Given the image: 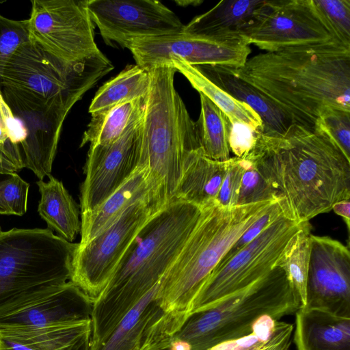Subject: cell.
<instances>
[{
  "mask_svg": "<svg viewBox=\"0 0 350 350\" xmlns=\"http://www.w3.org/2000/svg\"><path fill=\"white\" fill-rule=\"evenodd\" d=\"M245 157L299 223L350 199V160L323 133L296 124L284 133H261Z\"/></svg>",
  "mask_w": 350,
  "mask_h": 350,
  "instance_id": "6da1fadb",
  "label": "cell"
},
{
  "mask_svg": "<svg viewBox=\"0 0 350 350\" xmlns=\"http://www.w3.org/2000/svg\"><path fill=\"white\" fill-rule=\"evenodd\" d=\"M233 70L293 124L313 131L327 106L350 111V47L327 44L259 53Z\"/></svg>",
  "mask_w": 350,
  "mask_h": 350,
  "instance_id": "7a4b0ae2",
  "label": "cell"
},
{
  "mask_svg": "<svg viewBox=\"0 0 350 350\" xmlns=\"http://www.w3.org/2000/svg\"><path fill=\"white\" fill-rule=\"evenodd\" d=\"M200 213L201 208L193 204L172 200L145 225L92 304L90 350H97L124 317L161 281Z\"/></svg>",
  "mask_w": 350,
  "mask_h": 350,
  "instance_id": "3957f363",
  "label": "cell"
},
{
  "mask_svg": "<svg viewBox=\"0 0 350 350\" xmlns=\"http://www.w3.org/2000/svg\"><path fill=\"white\" fill-rule=\"evenodd\" d=\"M277 200L232 207L215 201L201 208L195 228L160 282L157 299L165 315L184 324L212 271L245 231Z\"/></svg>",
  "mask_w": 350,
  "mask_h": 350,
  "instance_id": "277c9868",
  "label": "cell"
},
{
  "mask_svg": "<svg viewBox=\"0 0 350 350\" xmlns=\"http://www.w3.org/2000/svg\"><path fill=\"white\" fill-rule=\"evenodd\" d=\"M151 72L138 166L148 167L162 181L170 201L187 154L200 147L195 122L174 87L176 68L166 64L152 68Z\"/></svg>",
  "mask_w": 350,
  "mask_h": 350,
  "instance_id": "5b68a950",
  "label": "cell"
},
{
  "mask_svg": "<svg viewBox=\"0 0 350 350\" xmlns=\"http://www.w3.org/2000/svg\"><path fill=\"white\" fill-rule=\"evenodd\" d=\"M301 307L300 299L284 271L275 267L251 287L191 313L174 338L187 342L191 350H208L250 334L254 323L262 315L279 321Z\"/></svg>",
  "mask_w": 350,
  "mask_h": 350,
  "instance_id": "8992f818",
  "label": "cell"
},
{
  "mask_svg": "<svg viewBox=\"0 0 350 350\" xmlns=\"http://www.w3.org/2000/svg\"><path fill=\"white\" fill-rule=\"evenodd\" d=\"M77 246L49 228H0V308L70 281Z\"/></svg>",
  "mask_w": 350,
  "mask_h": 350,
  "instance_id": "52a82bcc",
  "label": "cell"
},
{
  "mask_svg": "<svg viewBox=\"0 0 350 350\" xmlns=\"http://www.w3.org/2000/svg\"><path fill=\"white\" fill-rule=\"evenodd\" d=\"M113 69L102 52L67 66L30 40L0 66V84L22 98L72 108Z\"/></svg>",
  "mask_w": 350,
  "mask_h": 350,
  "instance_id": "ba28073f",
  "label": "cell"
},
{
  "mask_svg": "<svg viewBox=\"0 0 350 350\" xmlns=\"http://www.w3.org/2000/svg\"><path fill=\"white\" fill-rule=\"evenodd\" d=\"M304 223L284 213L254 240L218 265L198 293L190 314L248 288L267 277Z\"/></svg>",
  "mask_w": 350,
  "mask_h": 350,
  "instance_id": "9c48e42d",
  "label": "cell"
},
{
  "mask_svg": "<svg viewBox=\"0 0 350 350\" xmlns=\"http://www.w3.org/2000/svg\"><path fill=\"white\" fill-rule=\"evenodd\" d=\"M240 34L250 45L266 52L345 45L314 0H264Z\"/></svg>",
  "mask_w": 350,
  "mask_h": 350,
  "instance_id": "30bf717a",
  "label": "cell"
},
{
  "mask_svg": "<svg viewBox=\"0 0 350 350\" xmlns=\"http://www.w3.org/2000/svg\"><path fill=\"white\" fill-rule=\"evenodd\" d=\"M168 202H139L88 243H78L70 281L92 304L106 288L140 231Z\"/></svg>",
  "mask_w": 350,
  "mask_h": 350,
  "instance_id": "8fae6325",
  "label": "cell"
},
{
  "mask_svg": "<svg viewBox=\"0 0 350 350\" xmlns=\"http://www.w3.org/2000/svg\"><path fill=\"white\" fill-rule=\"evenodd\" d=\"M30 40L67 66L101 51L94 40L88 0H32Z\"/></svg>",
  "mask_w": 350,
  "mask_h": 350,
  "instance_id": "7c38bea8",
  "label": "cell"
},
{
  "mask_svg": "<svg viewBox=\"0 0 350 350\" xmlns=\"http://www.w3.org/2000/svg\"><path fill=\"white\" fill-rule=\"evenodd\" d=\"M136 64L152 68L181 60L191 66H244L251 53L241 35L224 37L189 36L183 33L133 41L128 48Z\"/></svg>",
  "mask_w": 350,
  "mask_h": 350,
  "instance_id": "4fadbf2b",
  "label": "cell"
},
{
  "mask_svg": "<svg viewBox=\"0 0 350 350\" xmlns=\"http://www.w3.org/2000/svg\"><path fill=\"white\" fill-rule=\"evenodd\" d=\"M88 10L106 44L128 49L146 38L181 33L185 25L155 0H88Z\"/></svg>",
  "mask_w": 350,
  "mask_h": 350,
  "instance_id": "5bb4252c",
  "label": "cell"
},
{
  "mask_svg": "<svg viewBox=\"0 0 350 350\" xmlns=\"http://www.w3.org/2000/svg\"><path fill=\"white\" fill-rule=\"evenodd\" d=\"M143 117L116 141L90 146L81 186V214L102 204L138 167Z\"/></svg>",
  "mask_w": 350,
  "mask_h": 350,
  "instance_id": "9a60e30c",
  "label": "cell"
},
{
  "mask_svg": "<svg viewBox=\"0 0 350 350\" xmlns=\"http://www.w3.org/2000/svg\"><path fill=\"white\" fill-rule=\"evenodd\" d=\"M19 132L24 167L40 180L51 175L63 122L70 110L59 104H40L1 90Z\"/></svg>",
  "mask_w": 350,
  "mask_h": 350,
  "instance_id": "2e32d148",
  "label": "cell"
},
{
  "mask_svg": "<svg viewBox=\"0 0 350 350\" xmlns=\"http://www.w3.org/2000/svg\"><path fill=\"white\" fill-rule=\"evenodd\" d=\"M304 308L350 318V252L338 240L310 235Z\"/></svg>",
  "mask_w": 350,
  "mask_h": 350,
  "instance_id": "e0dca14e",
  "label": "cell"
},
{
  "mask_svg": "<svg viewBox=\"0 0 350 350\" xmlns=\"http://www.w3.org/2000/svg\"><path fill=\"white\" fill-rule=\"evenodd\" d=\"M85 295L71 281L0 308V329H33L91 318Z\"/></svg>",
  "mask_w": 350,
  "mask_h": 350,
  "instance_id": "ac0fdd59",
  "label": "cell"
},
{
  "mask_svg": "<svg viewBox=\"0 0 350 350\" xmlns=\"http://www.w3.org/2000/svg\"><path fill=\"white\" fill-rule=\"evenodd\" d=\"M157 199L169 201L163 183L148 167L138 166L124 183L102 204L92 211L81 214L79 244L88 243L133 204Z\"/></svg>",
  "mask_w": 350,
  "mask_h": 350,
  "instance_id": "d6986e66",
  "label": "cell"
},
{
  "mask_svg": "<svg viewBox=\"0 0 350 350\" xmlns=\"http://www.w3.org/2000/svg\"><path fill=\"white\" fill-rule=\"evenodd\" d=\"M160 282L124 317L97 350L165 349L158 327L164 313L157 299Z\"/></svg>",
  "mask_w": 350,
  "mask_h": 350,
  "instance_id": "ffe728a7",
  "label": "cell"
},
{
  "mask_svg": "<svg viewBox=\"0 0 350 350\" xmlns=\"http://www.w3.org/2000/svg\"><path fill=\"white\" fill-rule=\"evenodd\" d=\"M193 66L234 98L254 110L262 121V133H284L294 124L291 118L266 96L238 77L233 68L218 65Z\"/></svg>",
  "mask_w": 350,
  "mask_h": 350,
  "instance_id": "44dd1931",
  "label": "cell"
},
{
  "mask_svg": "<svg viewBox=\"0 0 350 350\" xmlns=\"http://www.w3.org/2000/svg\"><path fill=\"white\" fill-rule=\"evenodd\" d=\"M228 165V160L212 159L200 148L189 152L184 160L172 200L189 202L200 208L215 202Z\"/></svg>",
  "mask_w": 350,
  "mask_h": 350,
  "instance_id": "7402d4cb",
  "label": "cell"
},
{
  "mask_svg": "<svg viewBox=\"0 0 350 350\" xmlns=\"http://www.w3.org/2000/svg\"><path fill=\"white\" fill-rule=\"evenodd\" d=\"M295 314L297 350H350V318L304 307Z\"/></svg>",
  "mask_w": 350,
  "mask_h": 350,
  "instance_id": "603a6c76",
  "label": "cell"
},
{
  "mask_svg": "<svg viewBox=\"0 0 350 350\" xmlns=\"http://www.w3.org/2000/svg\"><path fill=\"white\" fill-rule=\"evenodd\" d=\"M264 0L221 1L185 25L183 33L196 37L239 35Z\"/></svg>",
  "mask_w": 350,
  "mask_h": 350,
  "instance_id": "cb8c5ba5",
  "label": "cell"
},
{
  "mask_svg": "<svg viewBox=\"0 0 350 350\" xmlns=\"http://www.w3.org/2000/svg\"><path fill=\"white\" fill-rule=\"evenodd\" d=\"M49 177L47 182L36 183L41 195L38 213L51 230L72 243L81 232L79 208L63 183L51 175Z\"/></svg>",
  "mask_w": 350,
  "mask_h": 350,
  "instance_id": "d4e9b609",
  "label": "cell"
},
{
  "mask_svg": "<svg viewBox=\"0 0 350 350\" xmlns=\"http://www.w3.org/2000/svg\"><path fill=\"white\" fill-rule=\"evenodd\" d=\"M147 96L91 114V120L83 133L80 146L88 144L90 146L105 145L116 141L142 118Z\"/></svg>",
  "mask_w": 350,
  "mask_h": 350,
  "instance_id": "484cf974",
  "label": "cell"
},
{
  "mask_svg": "<svg viewBox=\"0 0 350 350\" xmlns=\"http://www.w3.org/2000/svg\"><path fill=\"white\" fill-rule=\"evenodd\" d=\"M152 81L151 68L129 65L96 92L89 107L91 114L148 96Z\"/></svg>",
  "mask_w": 350,
  "mask_h": 350,
  "instance_id": "4316f807",
  "label": "cell"
},
{
  "mask_svg": "<svg viewBox=\"0 0 350 350\" xmlns=\"http://www.w3.org/2000/svg\"><path fill=\"white\" fill-rule=\"evenodd\" d=\"M171 64L176 71L187 78L193 88L215 104L226 115L230 123H244L258 133H262V121L249 105L234 98L208 79L195 66L181 60H174Z\"/></svg>",
  "mask_w": 350,
  "mask_h": 350,
  "instance_id": "83f0119b",
  "label": "cell"
},
{
  "mask_svg": "<svg viewBox=\"0 0 350 350\" xmlns=\"http://www.w3.org/2000/svg\"><path fill=\"white\" fill-rule=\"evenodd\" d=\"M200 113L195 122L197 138L204 154L214 160L225 161L230 157V121L208 98L200 93Z\"/></svg>",
  "mask_w": 350,
  "mask_h": 350,
  "instance_id": "f1b7e54d",
  "label": "cell"
},
{
  "mask_svg": "<svg viewBox=\"0 0 350 350\" xmlns=\"http://www.w3.org/2000/svg\"><path fill=\"white\" fill-rule=\"evenodd\" d=\"M311 226L304 222L291 238L280 256L276 267L285 273L298 295L302 307L306 304V284L310 255Z\"/></svg>",
  "mask_w": 350,
  "mask_h": 350,
  "instance_id": "f546056e",
  "label": "cell"
},
{
  "mask_svg": "<svg viewBox=\"0 0 350 350\" xmlns=\"http://www.w3.org/2000/svg\"><path fill=\"white\" fill-rule=\"evenodd\" d=\"M313 131L326 135L350 160V111L334 106L324 107Z\"/></svg>",
  "mask_w": 350,
  "mask_h": 350,
  "instance_id": "4dcf8cb0",
  "label": "cell"
},
{
  "mask_svg": "<svg viewBox=\"0 0 350 350\" xmlns=\"http://www.w3.org/2000/svg\"><path fill=\"white\" fill-rule=\"evenodd\" d=\"M29 188V183L16 173H0V214L24 215Z\"/></svg>",
  "mask_w": 350,
  "mask_h": 350,
  "instance_id": "1f68e13d",
  "label": "cell"
},
{
  "mask_svg": "<svg viewBox=\"0 0 350 350\" xmlns=\"http://www.w3.org/2000/svg\"><path fill=\"white\" fill-rule=\"evenodd\" d=\"M245 161L237 205L278 200L254 162L250 158Z\"/></svg>",
  "mask_w": 350,
  "mask_h": 350,
  "instance_id": "d6a6232c",
  "label": "cell"
},
{
  "mask_svg": "<svg viewBox=\"0 0 350 350\" xmlns=\"http://www.w3.org/2000/svg\"><path fill=\"white\" fill-rule=\"evenodd\" d=\"M30 40L28 19L15 21L0 14V66Z\"/></svg>",
  "mask_w": 350,
  "mask_h": 350,
  "instance_id": "836d02e7",
  "label": "cell"
},
{
  "mask_svg": "<svg viewBox=\"0 0 350 350\" xmlns=\"http://www.w3.org/2000/svg\"><path fill=\"white\" fill-rule=\"evenodd\" d=\"M276 321L269 315H262L254 323L250 334L221 342L208 350H256L269 339Z\"/></svg>",
  "mask_w": 350,
  "mask_h": 350,
  "instance_id": "e575fe53",
  "label": "cell"
},
{
  "mask_svg": "<svg viewBox=\"0 0 350 350\" xmlns=\"http://www.w3.org/2000/svg\"><path fill=\"white\" fill-rule=\"evenodd\" d=\"M344 44L350 46V0H314Z\"/></svg>",
  "mask_w": 350,
  "mask_h": 350,
  "instance_id": "d590c367",
  "label": "cell"
},
{
  "mask_svg": "<svg viewBox=\"0 0 350 350\" xmlns=\"http://www.w3.org/2000/svg\"><path fill=\"white\" fill-rule=\"evenodd\" d=\"M244 170L243 159L233 157L228 159L227 171L216 198L218 204L224 207L237 205Z\"/></svg>",
  "mask_w": 350,
  "mask_h": 350,
  "instance_id": "8d00e7d4",
  "label": "cell"
},
{
  "mask_svg": "<svg viewBox=\"0 0 350 350\" xmlns=\"http://www.w3.org/2000/svg\"><path fill=\"white\" fill-rule=\"evenodd\" d=\"M259 135L247 124L230 122L228 141L230 152L236 157H245L254 148Z\"/></svg>",
  "mask_w": 350,
  "mask_h": 350,
  "instance_id": "74e56055",
  "label": "cell"
},
{
  "mask_svg": "<svg viewBox=\"0 0 350 350\" xmlns=\"http://www.w3.org/2000/svg\"><path fill=\"white\" fill-rule=\"evenodd\" d=\"M293 331V324L276 321L269 339L256 350H289Z\"/></svg>",
  "mask_w": 350,
  "mask_h": 350,
  "instance_id": "f35d334b",
  "label": "cell"
},
{
  "mask_svg": "<svg viewBox=\"0 0 350 350\" xmlns=\"http://www.w3.org/2000/svg\"><path fill=\"white\" fill-rule=\"evenodd\" d=\"M0 350H42L5 330L0 329Z\"/></svg>",
  "mask_w": 350,
  "mask_h": 350,
  "instance_id": "ab89813d",
  "label": "cell"
},
{
  "mask_svg": "<svg viewBox=\"0 0 350 350\" xmlns=\"http://www.w3.org/2000/svg\"><path fill=\"white\" fill-rule=\"evenodd\" d=\"M337 215L340 216L345 221L348 231L350 228V201L345 200L335 203L332 209Z\"/></svg>",
  "mask_w": 350,
  "mask_h": 350,
  "instance_id": "60d3db41",
  "label": "cell"
},
{
  "mask_svg": "<svg viewBox=\"0 0 350 350\" xmlns=\"http://www.w3.org/2000/svg\"><path fill=\"white\" fill-rule=\"evenodd\" d=\"M167 350H191V347L187 342L174 338Z\"/></svg>",
  "mask_w": 350,
  "mask_h": 350,
  "instance_id": "b9f144b4",
  "label": "cell"
},
{
  "mask_svg": "<svg viewBox=\"0 0 350 350\" xmlns=\"http://www.w3.org/2000/svg\"><path fill=\"white\" fill-rule=\"evenodd\" d=\"M5 105V100H4L3 98V96H2V94H1V91L0 90V112L3 109Z\"/></svg>",
  "mask_w": 350,
  "mask_h": 350,
  "instance_id": "7bdbcfd3",
  "label": "cell"
}]
</instances>
